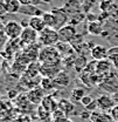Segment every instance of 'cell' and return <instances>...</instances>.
Segmentation results:
<instances>
[{"mask_svg":"<svg viewBox=\"0 0 118 122\" xmlns=\"http://www.w3.org/2000/svg\"><path fill=\"white\" fill-rule=\"evenodd\" d=\"M38 59L41 63H60L62 58L56 51L55 46H49V47H42L39 51Z\"/></svg>","mask_w":118,"mask_h":122,"instance_id":"1","label":"cell"},{"mask_svg":"<svg viewBox=\"0 0 118 122\" xmlns=\"http://www.w3.org/2000/svg\"><path fill=\"white\" fill-rule=\"evenodd\" d=\"M60 41L59 33L54 28L46 27L41 33H39V40L38 42L43 47H49V46H55Z\"/></svg>","mask_w":118,"mask_h":122,"instance_id":"2","label":"cell"},{"mask_svg":"<svg viewBox=\"0 0 118 122\" xmlns=\"http://www.w3.org/2000/svg\"><path fill=\"white\" fill-rule=\"evenodd\" d=\"M5 36L8 38L9 40H16V39H20V35L24 30V27L21 26L20 22L14 21V20H11L5 24Z\"/></svg>","mask_w":118,"mask_h":122,"instance_id":"3","label":"cell"},{"mask_svg":"<svg viewBox=\"0 0 118 122\" xmlns=\"http://www.w3.org/2000/svg\"><path fill=\"white\" fill-rule=\"evenodd\" d=\"M101 88H103L105 92H109V93H115L118 91V74L112 71L110 72L109 74L104 76L103 82L99 85Z\"/></svg>","mask_w":118,"mask_h":122,"instance_id":"4","label":"cell"},{"mask_svg":"<svg viewBox=\"0 0 118 122\" xmlns=\"http://www.w3.org/2000/svg\"><path fill=\"white\" fill-rule=\"evenodd\" d=\"M54 18H55V30H59L60 28H62L63 26L69 24V14L66 12V10L63 7H55L50 11Z\"/></svg>","mask_w":118,"mask_h":122,"instance_id":"5","label":"cell"},{"mask_svg":"<svg viewBox=\"0 0 118 122\" xmlns=\"http://www.w3.org/2000/svg\"><path fill=\"white\" fill-rule=\"evenodd\" d=\"M19 40H20L21 46H26L27 47V46L34 45L39 40V33L35 32L30 27H26V28H24Z\"/></svg>","mask_w":118,"mask_h":122,"instance_id":"6","label":"cell"},{"mask_svg":"<svg viewBox=\"0 0 118 122\" xmlns=\"http://www.w3.org/2000/svg\"><path fill=\"white\" fill-rule=\"evenodd\" d=\"M57 33H59L60 41H62V42H68V44H69L75 38V35L77 34V30H76V26H73V25L68 24V25L63 26L62 28H60V30H57Z\"/></svg>","mask_w":118,"mask_h":122,"instance_id":"7","label":"cell"},{"mask_svg":"<svg viewBox=\"0 0 118 122\" xmlns=\"http://www.w3.org/2000/svg\"><path fill=\"white\" fill-rule=\"evenodd\" d=\"M59 67H60V63H41L39 69H40V73L44 77L54 79L61 72Z\"/></svg>","mask_w":118,"mask_h":122,"instance_id":"8","label":"cell"},{"mask_svg":"<svg viewBox=\"0 0 118 122\" xmlns=\"http://www.w3.org/2000/svg\"><path fill=\"white\" fill-rule=\"evenodd\" d=\"M90 55L92 58V60L95 61H102L109 58V49L106 47H104L102 45H96L92 47Z\"/></svg>","mask_w":118,"mask_h":122,"instance_id":"9","label":"cell"},{"mask_svg":"<svg viewBox=\"0 0 118 122\" xmlns=\"http://www.w3.org/2000/svg\"><path fill=\"white\" fill-rule=\"evenodd\" d=\"M97 103H98V108L102 112H109L115 108L116 102H115L113 97H111L110 95H101L97 99Z\"/></svg>","mask_w":118,"mask_h":122,"instance_id":"10","label":"cell"},{"mask_svg":"<svg viewBox=\"0 0 118 122\" xmlns=\"http://www.w3.org/2000/svg\"><path fill=\"white\" fill-rule=\"evenodd\" d=\"M19 13L32 18V16H42L44 12L41 11V8H39L36 5H21Z\"/></svg>","mask_w":118,"mask_h":122,"instance_id":"11","label":"cell"},{"mask_svg":"<svg viewBox=\"0 0 118 122\" xmlns=\"http://www.w3.org/2000/svg\"><path fill=\"white\" fill-rule=\"evenodd\" d=\"M27 97L29 100V102L36 105V103H42L44 99V91L42 88H33L32 91L28 92Z\"/></svg>","mask_w":118,"mask_h":122,"instance_id":"12","label":"cell"},{"mask_svg":"<svg viewBox=\"0 0 118 122\" xmlns=\"http://www.w3.org/2000/svg\"><path fill=\"white\" fill-rule=\"evenodd\" d=\"M113 71V66L111 63V61L109 59H105L102 61H97V69H96V73L101 74V75H106L109 74L110 72Z\"/></svg>","mask_w":118,"mask_h":122,"instance_id":"13","label":"cell"},{"mask_svg":"<svg viewBox=\"0 0 118 122\" xmlns=\"http://www.w3.org/2000/svg\"><path fill=\"white\" fill-rule=\"evenodd\" d=\"M55 48H56V51L59 52V54L61 55V58L70 56V55L74 53V48L71 47L70 44H68V42L59 41V42L55 45Z\"/></svg>","mask_w":118,"mask_h":122,"instance_id":"14","label":"cell"},{"mask_svg":"<svg viewBox=\"0 0 118 122\" xmlns=\"http://www.w3.org/2000/svg\"><path fill=\"white\" fill-rule=\"evenodd\" d=\"M81 7H82V4L80 0H67L64 6H63V8L66 10V12L69 15L78 13L81 11Z\"/></svg>","mask_w":118,"mask_h":122,"instance_id":"15","label":"cell"},{"mask_svg":"<svg viewBox=\"0 0 118 122\" xmlns=\"http://www.w3.org/2000/svg\"><path fill=\"white\" fill-rule=\"evenodd\" d=\"M29 27L38 33H41L47 26L44 24L42 16H32L29 18Z\"/></svg>","mask_w":118,"mask_h":122,"instance_id":"16","label":"cell"},{"mask_svg":"<svg viewBox=\"0 0 118 122\" xmlns=\"http://www.w3.org/2000/svg\"><path fill=\"white\" fill-rule=\"evenodd\" d=\"M53 81H54L55 87H56V86H57V87H67V86L69 85V82H70V77L68 75V73L61 71L59 74L53 79Z\"/></svg>","mask_w":118,"mask_h":122,"instance_id":"17","label":"cell"},{"mask_svg":"<svg viewBox=\"0 0 118 122\" xmlns=\"http://www.w3.org/2000/svg\"><path fill=\"white\" fill-rule=\"evenodd\" d=\"M4 5H5V11L8 13H19L21 8V4L19 2V0H6Z\"/></svg>","mask_w":118,"mask_h":122,"instance_id":"18","label":"cell"},{"mask_svg":"<svg viewBox=\"0 0 118 122\" xmlns=\"http://www.w3.org/2000/svg\"><path fill=\"white\" fill-rule=\"evenodd\" d=\"M90 122H109L112 121V117L108 115L106 113H99V112H94L91 113L90 116Z\"/></svg>","mask_w":118,"mask_h":122,"instance_id":"19","label":"cell"},{"mask_svg":"<svg viewBox=\"0 0 118 122\" xmlns=\"http://www.w3.org/2000/svg\"><path fill=\"white\" fill-rule=\"evenodd\" d=\"M88 32L92 35H101L103 32V26L99 21H91L88 25Z\"/></svg>","mask_w":118,"mask_h":122,"instance_id":"20","label":"cell"},{"mask_svg":"<svg viewBox=\"0 0 118 122\" xmlns=\"http://www.w3.org/2000/svg\"><path fill=\"white\" fill-rule=\"evenodd\" d=\"M87 65H88V62H87V59H85V56H84V55L76 56L74 66H75V69H76L78 73H82V72L85 69Z\"/></svg>","mask_w":118,"mask_h":122,"instance_id":"21","label":"cell"},{"mask_svg":"<svg viewBox=\"0 0 118 122\" xmlns=\"http://www.w3.org/2000/svg\"><path fill=\"white\" fill-rule=\"evenodd\" d=\"M85 95H87V94H85V91H84L83 88L77 87V88H74V89H73L71 95H70V99H71V101H74V102H81V100H82Z\"/></svg>","mask_w":118,"mask_h":122,"instance_id":"22","label":"cell"},{"mask_svg":"<svg viewBox=\"0 0 118 122\" xmlns=\"http://www.w3.org/2000/svg\"><path fill=\"white\" fill-rule=\"evenodd\" d=\"M42 19H43L47 27L55 30V18H54V15H53L52 12H44L42 14Z\"/></svg>","mask_w":118,"mask_h":122,"instance_id":"23","label":"cell"},{"mask_svg":"<svg viewBox=\"0 0 118 122\" xmlns=\"http://www.w3.org/2000/svg\"><path fill=\"white\" fill-rule=\"evenodd\" d=\"M109 60L111 61L113 68H118V46L109 49Z\"/></svg>","mask_w":118,"mask_h":122,"instance_id":"24","label":"cell"},{"mask_svg":"<svg viewBox=\"0 0 118 122\" xmlns=\"http://www.w3.org/2000/svg\"><path fill=\"white\" fill-rule=\"evenodd\" d=\"M54 87H55V85H54L53 79H50V77H43L42 79V81H41V88L43 91H50Z\"/></svg>","mask_w":118,"mask_h":122,"instance_id":"25","label":"cell"},{"mask_svg":"<svg viewBox=\"0 0 118 122\" xmlns=\"http://www.w3.org/2000/svg\"><path fill=\"white\" fill-rule=\"evenodd\" d=\"M94 100H95V99H94L91 95H88V94H87V95H85V96H84V97L81 100V102H80V103H81V105H82L83 107H85V108H87V107H88L89 105H90V103L94 101Z\"/></svg>","mask_w":118,"mask_h":122,"instance_id":"26","label":"cell"},{"mask_svg":"<svg viewBox=\"0 0 118 122\" xmlns=\"http://www.w3.org/2000/svg\"><path fill=\"white\" fill-rule=\"evenodd\" d=\"M98 108V103H97V100H94L90 105H89L87 108H85V110H88L90 113H94V112H96V109Z\"/></svg>","mask_w":118,"mask_h":122,"instance_id":"27","label":"cell"},{"mask_svg":"<svg viewBox=\"0 0 118 122\" xmlns=\"http://www.w3.org/2000/svg\"><path fill=\"white\" fill-rule=\"evenodd\" d=\"M19 2L21 5H38L41 1L40 0H19Z\"/></svg>","mask_w":118,"mask_h":122,"instance_id":"28","label":"cell"},{"mask_svg":"<svg viewBox=\"0 0 118 122\" xmlns=\"http://www.w3.org/2000/svg\"><path fill=\"white\" fill-rule=\"evenodd\" d=\"M40 1H41V2H50L52 0H40Z\"/></svg>","mask_w":118,"mask_h":122,"instance_id":"29","label":"cell"},{"mask_svg":"<svg viewBox=\"0 0 118 122\" xmlns=\"http://www.w3.org/2000/svg\"><path fill=\"white\" fill-rule=\"evenodd\" d=\"M2 61H4V60H2V56H1V54H0V65L2 63Z\"/></svg>","mask_w":118,"mask_h":122,"instance_id":"30","label":"cell"},{"mask_svg":"<svg viewBox=\"0 0 118 122\" xmlns=\"http://www.w3.org/2000/svg\"><path fill=\"white\" fill-rule=\"evenodd\" d=\"M2 75V68H1V67H0V76Z\"/></svg>","mask_w":118,"mask_h":122,"instance_id":"31","label":"cell"},{"mask_svg":"<svg viewBox=\"0 0 118 122\" xmlns=\"http://www.w3.org/2000/svg\"><path fill=\"white\" fill-rule=\"evenodd\" d=\"M109 122H113V121H109Z\"/></svg>","mask_w":118,"mask_h":122,"instance_id":"32","label":"cell"}]
</instances>
